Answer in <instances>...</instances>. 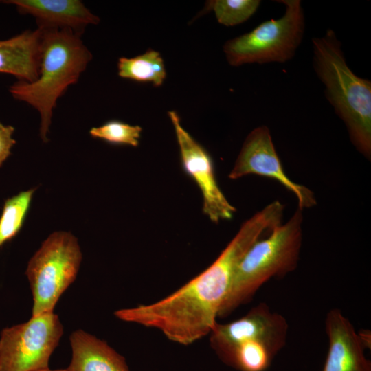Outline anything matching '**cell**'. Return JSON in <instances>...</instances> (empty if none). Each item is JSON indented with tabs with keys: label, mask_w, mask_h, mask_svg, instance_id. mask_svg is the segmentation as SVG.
Returning a JSON list of instances; mask_svg holds the SVG:
<instances>
[{
	"label": "cell",
	"mask_w": 371,
	"mask_h": 371,
	"mask_svg": "<svg viewBox=\"0 0 371 371\" xmlns=\"http://www.w3.org/2000/svg\"><path fill=\"white\" fill-rule=\"evenodd\" d=\"M284 208L272 201L246 220L212 264L180 289L149 304L114 312L119 319L159 330L170 341L188 346L209 335L236 268L262 234L282 222Z\"/></svg>",
	"instance_id": "obj_1"
},
{
	"label": "cell",
	"mask_w": 371,
	"mask_h": 371,
	"mask_svg": "<svg viewBox=\"0 0 371 371\" xmlns=\"http://www.w3.org/2000/svg\"><path fill=\"white\" fill-rule=\"evenodd\" d=\"M39 76L32 82L18 81L9 91L40 115V137L47 142L49 126L58 100L76 84L92 59L82 34L68 29L41 28Z\"/></svg>",
	"instance_id": "obj_2"
},
{
	"label": "cell",
	"mask_w": 371,
	"mask_h": 371,
	"mask_svg": "<svg viewBox=\"0 0 371 371\" xmlns=\"http://www.w3.org/2000/svg\"><path fill=\"white\" fill-rule=\"evenodd\" d=\"M314 70L325 95L343 120L351 142L367 159L371 157V81L348 67L335 32L312 39Z\"/></svg>",
	"instance_id": "obj_3"
},
{
	"label": "cell",
	"mask_w": 371,
	"mask_h": 371,
	"mask_svg": "<svg viewBox=\"0 0 371 371\" xmlns=\"http://www.w3.org/2000/svg\"><path fill=\"white\" fill-rule=\"evenodd\" d=\"M302 212L297 207L285 223L249 247L236 268L218 317H225L248 302L269 279L284 277L296 269L302 243Z\"/></svg>",
	"instance_id": "obj_4"
},
{
	"label": "cell",
	"mask_w": 371,
	"mask_h": 371,
	"mask_svg": "<svg viewBox=\"0 0 371 371\" xmlns=\"http://www.w3.org/2000/svg\"><path fill=\"white\" fill-rule=\"evenodd\" d=\"M277 1L285 7L281 17L267 20L225 43L223 51L230 65L284 63L294 56L304 36V10L300 0Z\"/></svg>",
	"instance_id": "obj_5"
},
{
	"label": "cell",
	"mask_w": 371,
	"mask_h": 371,
	"mask_svg": "<svg viewBox=\"0 0 371 371\" xmlns=\"http://www.w3.org/2000/svg\"><path fill=\"white\" fill-rule=\"evenodd\" d=\"M82 260L77 238L55 232L30 258L25 275L32 291V316L54 312L63 293L75 281Z\"/></svg>",
	"instance_id": "obj_6"
},
{
	"label": "cell",
	"mask_w": 371,
	"mask_h": 371,
	"mask_svg": "<svg viewBox=\"0 0 371 371\" xmlns=\"http://www.w3.org/2000/svg\"><path fill=\"white\" fill-rule=\"evenodd\" d=\"M63 334V324L54 312L32 316L26 322L4 328L0 337V371L48 368Z\"/></svg>",
	"instance_id": "obj_7"
},
{
	"label": "cell",
	"mask_w": 371,
	"mask_h": 371,
	"mask_svg": "<svg viewBox=\"0 0 371 371\" xmlns=\"http://www.w3.org/2000/svg\"><path fill=\"white\" fill-rule=\"evenodd\" d=\"M288 330L286 318L260 302L236 320L226 324L216 322L209 334L210 342L225 363L234 349L243 342H261L280 351L286 345Z\"/></svg>",
	"instance_id": "obj_8"
},
{
	"label": "cell",
	"mask_w": 371,
	"mask_h": 371,
	"mask_svg": "<svg viewBox=\"0 0 371 371\" xmlns=\"http://www.w3.org/2000/svg\"><path fill=\"white\" fill-rule=\"evenodd\" d=\"M168 113L176 134L183 169L201 192L203 214L214 223L232 219L236 210L218 186L211 156L182 126L175 111Z\"/></svg>",
	"instance_id": "obj_9"
},
{
	"label": "cell",
	"mask_w": 371,
	"mask_h": 371,
	"mask_svg": "<svg viewBox=\"0 0 371 371\" xmlns=\"http://www.w3.org/2000/svg\"><path fill=\"white\" fill-rule=\"evenodd\" d=\"M249 175L269 177L281 183L295 196L297 207L302 210L317 204L311 189L286 175L266 126H260L248 134L228 177L234 180Z\"/></svg>",
	"instance_id": "obj_10"
},
{
	"label": "cell",
	"mask_w": 371,
	"mask_h": 371,
	"mask_svg": "<svg viewBox=\"0 0 371 371\" xmlns=\"http://www.w3.org/2000/svg\"><path fill=\"white\" fill-rule=\"evenodd\" d=\"M325 330L328 348L322 371H371L358 333L339 309L328 312Z\"/></svg>",
	"instance_id": "obj_11"
},
{
	"label": "cell",
	"mask_w": 371,
	"mask_h": 371,
	"mask_svg": "<svg viewBox=\"0 0 371 371\" xmlns=\"http://www.w3.org/2000/svg\"><path fill=\"white\" fill-rule=\"evenodd\" d=\"M23 14L36 21L38 27L68 29L82 34L90 25H97L100 18L79 0H8Z\"/></svg>",
	"instance_id": "obj_12"
},
{
	"label": "cell",
	"mask_w": 371,
	"mask_h": 371,
	"mask_svg": "<svg viewBox=\"0 0 371 371\" xmlns=\"http://www.w3.org/2000/svg\"><path fill=\"white\" fill-rule=\"evenodd\" d=\"M41 47L39 27L0 41V72L13 75L19 81H35L39 76Z\"/></svg>",
	"instance_id": "obj_13"
},
{
	"label": "cell",
	"mask_w": 371,
	"mask_h": 371,
	"mask_svg": "<svg viewBox=\"0 0 371 371\" xmlns=\"http://www.w3.org/2000/svg\"><path fill=\"white\" fill-rule=\"evenodd\" d=\"M69 341L72 356L67 371H130L122 355L82 329L74 330Z\"/></svg>",
	"instance_id": "obj_14"
},
{
	"label": "cell",
	"mask_w": 371,
	"mask_h": 371,
	"mask_svg": "<svg viewBox=\"0 0 371 371\" xmlns=\"http://www.w3.org/2000/svg\"><path fill=\"white\" fill-rule=\"evenodd\" d=\"M120 77L161 86L166 77L164 60L157 51L148 49L132 58L120 57L117 61Z\"/></svg>",
	"instance_id": "obj_15"
},
{
	"label": "cell",
	"mask_w": 371,
	"mask_h": 371,
	"mask_svg": "<svg viewBox=\"0 0 371 371\" xmlns=\"http://www.w3.org/2000/svg\"><path fill=\"white\" fill-rule=\"evenodd\" d=\"M35 190L21 192L5 201L0 216V248L21 230Z\"/></svg>",
	"instance_id": "obj_16"
},
{
	"label": "cell",
	"mask_w": 371,
	"mask_h": 371,
	"mask_svg": "<svg viewBox=\"0 0 371 371\" xmlns=\"http://www.w3.org/2000/svg\"><path fill=\"white\" fill-rule=\"evenodd\" d=\"M260 4L259 0H215L208 1L207 9L214 11L219 23L234 26L248 20Z\"/></svg>",
	"instance_id": "obj_17"
},
{
	"label": "cell",
	"mask_w": 371,
	"mask_h": 371,
	"mask_svg": "<svg viewBox=\"0 0 371 371\" xmlns=\"http://www.w3.org/2000/svg\"><path fill=\"white\" fill-rule=\"evenodd\" d=\"M142 131L138 125H131L118 120H111L89 130L92 137L110 144L137 147Z\"/></svg>",
	"instance_id": "obj_18"
},
{
	"label": "cell",
	"mask_w": 371,
	"mask_h": 371,
	"mask_svg": "<svg viewBox=\"0 0 371 371\" xmlns=\"http://www.w3.org/2000/svg\"><path fill=\"white\" fill-rule=\"evenodd\" d=\"M14 128L0 122V166L10 155L12 147L16 143L12 137Z\"/></svg>",
	"instance_id": "obj_19"
},
{
	"label": "cell",
	"mask_w": 371,
	"mask_h": 371,
	"mask_svg": "<svg viewBox=\"0 0 371 371\" xmlns=\"http://www.w3.org/2000/svg\"><path fill=\"white\" fill-rule=\"evenodd\" d=\"M38 371H67V370L66 368L65 369L51 370L49 368H48L38 370Z\"/></svg>",
	"instance_id": "obj_20"
}]
</instances>
